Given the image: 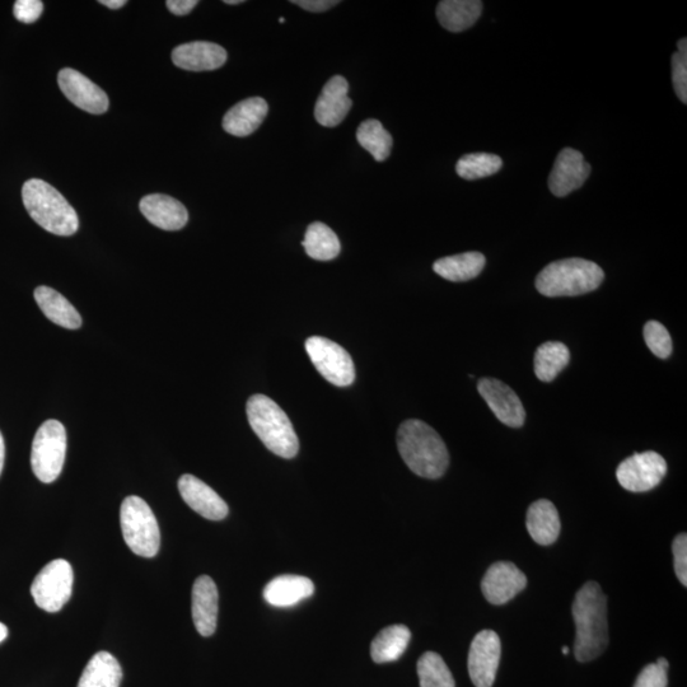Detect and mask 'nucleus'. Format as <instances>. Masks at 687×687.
I'll list each match as a JSON object with an SVG mask.
<instances>
[{
	"mask_svg": "<svg viewBox=\"0 0 687 687\" xmlns=\"http://www.w3.org/2000/svg\"><path fill=\"white\" fill-rule=\"evenodd\" d=\"M42 11H44V3L40 0H17L14 3V17L23 23H34L39 20Z\"/></svg>",
	"mask_w": 687,
	"mask_h": 687,
	"instance_id": "obj_36",
	"label": "nucleus"
},
{
	"mask_svg": "<svg viewBox=\"0 0 687 687\" xmlns=\"http://www.w3.org/2000/svg\"><path fill=\"white\" fill-rule=\"evenodd\" d=\"M569 362L570 352L567 345L559 341H546L536 350V377L542 382L554 381Z\"/></svg>",
	"mask_w": 687,
	"mask_h": 687,
	"instance_id": "obj_30",
	"label": "nucleus"
},
{
	"mask_svg": "<svg viewBox=\"0 0 687 687\" xmlns=\"http://www.w3.org/2000/svg\"><path fill=\"white\" fill-rule=\"evenodd\" d=\"M179 490L185 503L207 520L222 521L227 517V503L209 485L194 475H182Z\"/></svg>",
	"mask_w": 687,
	"mask_h": 687,
	"instance_id": "obj_16",
	"label": "nucleus"
},
{
	"mask_svg": "<svg viewBox=\"0 0 687 687\" xmlns=\"http://www.w3.org/2000/svg\"><path fill=\"white\" fill-rule=\"evenodd\" d=\"M644 340L656 357L666 359L672 353V339L665 326L658 321H648L644 326Z\"/></svg>",
	"mask_w": 687,
	"mask_h": 687,
	"instance_id": "obj_34",
	"label": "nucleus"
},
{
	"mask_svg": "<svg viewBox=\"0 0 687 687\" xmlns=\"http://www.w3.org/2000/svg\"><path fill=\"white\" fill-rule=\"evenodd\" d=\"M198 0H168L166 6L168 11L176 16H186L198 6Z\"/></svg>",
	"mask_w": 687,
	"mask_h": 687,
	"instance_id": "obj_40",
	"label": "nucleus"
},
{
	"mask_svg": "<svg viewBox=\"0 0 687 687\" xmlns=\"http://www.w3.org/2000/svg\"><path fill=\"white\" fill-rule=\"evenodd\" d=\"M268 112V102L264 98H247L224 115L223 129L233 137H249L264 123Z\"/></svg>",
	"mask_w": 687,
	"mask_h": 687,
	"instance_id": "obj_21",
	"label": "nucleus"
},
{
	"mask_svg": "<svg viewBox=\"0 0 687 687\" xmlns=\"http://www.w3.org/2000/svg\"><path fill=\"white\" fill-rule=\"evenodd\" d=\"M224 3L229 4V6H235V4L243 3V0H224Z\"/></svg>",
	"mask_w": 687,
	"mask_h": 687,
	"instance_id": "obj_46",
	"label": "nucleus"
},
{
	"mask_svg": "<svg viewBox=\"0 0 687 687\" xmlns=\"http://www.w3.org/2000/svg\"><path fill=\"white\" fill-rule=\"evenodd\" d=\"M672 82L681 102H687V56L680 53L672 56Z\"/></svg>",
	"mask_w": 687,
	"mask_h": 687,
	"instance_id": "obj_35",
	"label": "nucleus"
},
{
	"mask_svg": "<svg viewBox=\"0 0 687 687\" xmlns=\"http://www.w3.org/2000/svg\"><path fill=\"white\" fill-rule=\"evenodd\" d=\"M397 448L405 464L420 478H442L450 465L446 443L422 420H406L400 425Z\"/></svg>",
	"mask_w": 687,
	"mask_h": 687,
	"instance_id": "obj_2",
	"label": "nucleus"
},
{
	"mask_svg": "<svg viewBox=\"0 0 687 687\" xmlns=\"http://www.w3.org/2000/svg\"><path fill=\"white\" fill-rule=\"evenodd\" d=\"M40 310L55 325L69 330H77L82 326V317L67 298L50 287L36 288L34 293Z\"/></svg>",
	"mask_w": 687,
	"mask_h": 687,
	"instance_id": "obj_24",
	"label": "nucleus"
},
{
	"mask_svg": "<svg viewBox=\"0 0 687 687\" xmlns=\"http://www.w3.org/2000/svg\"><path fill=\"white\" fill-rule=\"evenodd\" d=\"M172 62L190 72H207L223 67L227 62V51L213 42L195 41L177 46L172 51Z\"/></svg>",
	"mask_w": 687,
	"mask_h": 687,
	"instance_id": "obj_18",
	"label": "nucleus"
},
{
	"mask_svg": "<svg viewBox=\"0 0 687 687\" xmlns=\"http://www.w3.org/2000/svg\"><path fill=\"white\" fill-rule=\"evenodd\" d=\"M486 259L480 252H465V254L443 257L433 264V270L443 279L450 282H469L479 277L484 270Z\"/></svg>",
	"mask_w": 687,
	"mask_h": 687,
	"instance_id": "obj_26",
	"label": "nucleus"
},
{
	"mask_svg": "<svg viewBox=\"0 0 687 687\" xmlns=\"http://www.w3.org/2000/svg\"><path fill=\"white\" fill-rule=\"evenodd\" d=\"M22 199L31 218L56 236H72L78 231L76 210L48 182L28 180L22 189Z\"/></svg>",
	"mask_w": 687,
	"mask_h": 687,
	"instance_id": "obj_3",
	"label": "nucleus"
},
{
	"mask_svg": "<svg viewBox=\"0 0 687 687\" xmlns=\"http://www.w3.org/2000/svg\"><path fill=\"white\" fill-rule=\"evenodd\" d=\"M74 574L67 560L55 559L41 569L31 586V595L40 609L58 612L70 600Z\"/></svg>",
	"mask_w": 687,
	"mask_h": 687,
	"instance_id": "obj_8",
	"label": "nucleus"
},
{
	"mask_svg": "<svg viewBox=\"0 0 687 687\" xmlns=\"http://www.w3.org/2000/svg\"><path fill=\"white\" fill-rule=\"evenodd\" d=\"M246 411L252 431L269 451L283 458L297 456V434L291 420L275 401L265 395L251 396Z\"/></svg>",
	"mask_w": 687,
	"mask_h": 687,
	"instance_id": "obj_4",
	"label": "nucleus"
},
{
	"mask_svg": "<svg viewBox=\"0 0 687 687\" xmlns=\"http://www.w3.org/2000/svg\"><path fill=\"white\" fill-rule=\"evenodd\" d=\"M306 254L313 260L330 261L338 257L341 245L338 236L330 227L321 222L308 226L305 240L302 242Z\"/></svg>",
	"mask_w": 687,
	"mask_h": 687,
	"instance_id": "obj_29",
	"label": "nucleus"
},
{
	"mask_svg": "<svg viewBox=\"0 0 687 687\" xmlns=\"http://www.w3.org/2000/svg\"><path fill=\"white\" fill-rule=\"evenodd\" d=\"M123 670L109 652H98L84 668L78 687H120Z\"/></svg>",
	"mask_w": 687,
	"mask_h": 687,
	"instance_id": "obj_27",
	"label": "nucleus"
},
{
	"mask_svg": "<svg viewBox=\"0 0 687 687\" xmlns=\"http://www.w3.org/2000/svg\"><path fill=\"white\" fill-rule=\"evenodd\" d=\"M502 656V643L493 630H483L472 640L469 660V674L476 687H492L497 677Z\"/></svg>",
	"mask_w": 687,
	"mask_h": 687,
	"instance_id": "obj_11",
	"label": "nucleus"
},
{
	"mask_svg": "<svg viewBox=\"0 0 687 687\" xmlns=\"http://www.w3.org/2000/svg\"><path fill=\"white\" fill-rule=\"evenodd\" d=\"M67 455V432L58 420H48L36 432L31 466L36 478L50 484L62 474Z\"/></svg>",
	"mask_w": 687,
	"mask_h": 687,
	"instance_id": "obj_7",
	"label": "nucleus"
},
{
	"mask_svg": "<svg viewBox=\"0 0 687 687\" xmlns=\"http://www.w3.org/2000/svg\"><path fill=\"white\" fill-rule=\"evenodd\" d=\"M590 175L591 165L584 160L583 154L576 149L565 148L556 157L549 176L550 191L558 198H564L581 189Z\"/></svg>",
	"mask_w": 687,
	"mask_h": 687,
	"instance_id": "obj_15",
	"label": "nucleus"
},
{
	"mask_svg": "<svg viewBox=\"0 0 687 687\" xmlns=\"http://www.w3.org/2000/svg\"><path fill=\"white\" fill-rule=\"evenodd\" d=\"M4 458H6V445H4V438L2 433H0V474L3 471Z\"/></svg>",
	"mask_w": 687,
	"mask_h": 687,
	"instance_id": "obj_42",
	"label": "nucleus"
},
{
	"mask_svg": "<svg viewBox=\"0 0 687 687\" xmlns=\"http://www.w3.org/2000/svg\"><path fill=\"white\" fill-rule=\"evenodd\" d=\"M667 685V671L658 667L656 663H652L643 668L633 687H667Z\"/></svg>",
	"mask_w": 687,
	"mask_h": 687,
	"instance_id": "obj_37",
	"label": "nucleus"
},
{
	"mask_svg": "<svg viewBox=\"0 0 687 687\" xmlns=\"http://www.w3.org/2000/svg\"><path fill=\"white\" fill-rule=\"evenodd\" d=\"M605 273L590 260L564 259L546 266L536 278V288L546 297H576L596 291Z\"/></svg>",
	"mask_w": 687,
	"mask_h": 687,
	"instance_id": "obj_5",
	"label": "nucleus"
},
{
	"mask_svg": "<svg viewBox=\"0 0 687 687\" xmlns=\"http://www.w3.org/2000/svg\"><path fill=\"white\" fill-rule=\"evenodd\" d=\"M526 526L528 534L537 544L542 546L554 544L562 530L558 509L550 500H537L528 508Z\"/></svg>",
	"mask_w": 687,
	"mask_h": 687,
	"instance_id": "obj_23",
	"label": "nucleus"
},
{
	"mask_svg": "<svg viewBox=\"0 0 687 687\" xmlns=\"http://www.w3.org/2000/svg\"><path fill=\"white\" fill-rule=\"evenodd\" d=\"M8 637V628L6 625L0 623V643Z\"/></svg>",
	"mask_w": 687,
	"mask_h": 687,
	"instance_id": "obj_44",
	"label": "nucleus"
},
{
	"mask_svg": "<svg viewBox=\"0 0 687 687\" xmlns=\"http://www.w3.org/2000/svg\"><path fill=\"white\" fill-rule=\"evenodd\" d=\"M502 158L492 153H471L460 158L456 172L461 179L474 181L497 174L502 168Z\"/></svg>",
	"mask_w": 687,
	"mask_h": 687,
	"instance_id": "obj_32",
	"label": "nucleus"
},
{
	"mask_svg": "<svg viewBox=\"0 0 687 687\" xmlns=\"http://www.w3.org/2000/svg\"><path fill=\"white\" fill-rule=\"evenodd\" d=\"M656 665L658 667L663 668V670H666V671H668V667H670V665H668V661L666 660V658H660V660H658L656 662Z\"/></svg>",
	"mask_w": 687,
	"mask_h": 687,
	"instance_id": "obj_45",
	"label": "nucleus"
},
{
	"mask_svg": "<svg viewBox=\"0 0 687 687\" xmlns=\"http://www.w3.org/2000/svg\"><path fill=\"white\" fill-rule=\"evenodd\" d=\"M483 11L479 0H443L437 7V18L443 28L462 32L475 25Z\"/></svg>",
	"mask_w": 687,
	"mask_h": 687,
	"instance_id": "obj_25",
	"label": "nucleus"
},
{
	"mask_svg": "<svg viewBox=\"0 0 687 687\" xmlns=\"http://www.w3.org/2000/svg\"><path fill=\"white\" fill-rule=\"evenodd\" d=\"M293 4L306 9L308 12L321 13L338 6V0H292Z\"/></svg>",
	"mask_w": 687,
	"mask_h": 687,
	"instance_id": "obj_39",
	"label": "nucleus"
},
{
	"mask_svg": "<svg viewBox=\"0 0 687 687\" xmlns=\"http://www.w3.org/2000/svg\"><path fill=\"white\" fill-rule=\"evenodd\" d=\"M563 654H565V656H567V654H569V648L568 647H563Z\"/></svg>",
	"mask_w": 687,
	"mask_h": 687,
	"instance_id": "obj_47",
	"label": "nucleus"
},
{
	"mask_svg": "<svg viewBox=\"0 0 687 687\" xmlns=\"http://www.w3.org/2000/svg\"><path fill=\"white\" fill-rule=\"evenodd\" d=\"M410 639V630L405 625H392L381 630L371 644L372 660L376 663L399 660L408 648Z\"/></svg>",
	"mask_w": 687,
	"mask_h": 687,
	"instance_id": "obj_28",
	"label": "nucleus"
},
{
	"mask_svg": "<svg viewBox=\"0 0 687 687\" xmlns=\"http://www.w3.org/2000/svg\"><path fill=\"white\" fill-rule=\"evenodd\" d=\"M357 139L361 147L371 153L377 162H385L394 146L391 134L375 119L363 121L359 125Z\"/></svg>",
	"mask_w": 687,
	"mask_h": 687,
	"instance_id": "obj_31",
	"label": "nucleus"
},
{
	"mask_svg": "<svg viewBox=\"0 0 687 687\" xmlns=\"http://www.w3.org/2000/svg\"><path fill=\"white\" fill-rule=\"evenodd\" d=\"M527 577L516 565L509 562L494 563L486 570L481 591L492 605H504L525 590Z\"/></svg>",
	"mask_w": 687,
	"mask_h": 687,
	"instance_id": "obj_14",
	"label": "nucleus"
},
{
	"mask_svg": "<svg viewBox=\"0 0 687 687\" xmlns=\"http://www.w3.org/2000/svg\"><path fill=\"white\" fill-rule=\"evenodd\" d=\"M348 90L349 84L344 77L335 76L329 79L316 102L317 123L325 128H335L343 123L353 105L348 97Z\"/></svg>",
	"mask_w": 687,
	"mask_h": 687,
	"instance_id": "obj_17",
	"label": "nucleus"
},
{
	"mask_svg": "<svg viewBox=\"0 0 687 687\" xmlns=\"http://www.w3.org/2000/svg\"><path fill=\"white\" fill-rule=\"evenodd\" d=\"M576 623L574 654L579 662H591L600 657L609 646L607 597L600 584L587 582L577 592L572 606Z\"/></svg>",
	"mask_w": 687,
	"mask_h": 687,
	"instance_id": "obj_1",
	"label": "nucleus"
},
{
	"mask_svg": "<svg viewBox=\"0 0 687 687\" xmlns=\"http://www.w3.org/2000/svg\"><path fill=\"white\" fill-rule=\"evenodd\" d=\"M315 593V584L310 578L285 574L266 584L264 598L274 607H291L307 600Z\"/></svg>",
	"mask_w": 687,
	"mask_h": 687,
	"instance_id": "obj_22",
	"label": "nucleus"
},
{
	"mask_svg": "<svg viewBox=\"0 0 687 687\" xmlns=\"http://www.w3.org/2000/svg\"><path fill=\"white\" fill-rule=\"evenodd\" d=\"M120 525L126 545L134 554L153 558L160 550L161 532L151 507L142 498L128 497L121 504Z\"/></svg>",
	"mask_w": 687,
	"mask_h": 687,
	"instance_id": "obj_6",
	"label": "nucleus"
},
{
	"mask_svg": "<svg viewBox=\"0 0 687 687\" xmlns=\"http://www.w3.org/2000/svg\"><path fill=\"white\" fill-rule=\"evenodd\" d=\"M677 46H679V51H677V53L687 56V39H681Z\"/></svg>",
	"mask_w": 687,
	"mask_h": 687,
	"instance_id": "obj_43",
	"label": "nucleus"
},
{
	"mask_svg": "<svg viewBox=\"0 0 687 687\" xmlns=\"http://www.w3.org/2000/svg\"><path fill=\"white\" fill-rule=\"evenodd\" d=\"M306 352L326 381L338 387L352 385L355 380L354 362L339 344L322 336H312L306 340Z\"/></svg>",
	"mask_w": 687,
	"mask_h": 687,
	"instance_id": "obj_9",
	"label": "nucleus"
},
{
	"mask_svg": "<svg viewBox=\"0 0 687 687\" xmlns=\"http://www.w3.org/2000/svg\"><path fill=\"white\" fill-rule=\"evenodd\" d=\"M139 207L148 222L163 231H179L189 221L188 209L171 196L162 194L144 196L140 200Z\"/></svg>",
	"mask_w": 687,
	"mask_h": 687,
	"instance_id": "obj_19",
	"label": "nucleus"
},
{
	"mask_svg": "<svg viewBox=\"0 0 687 687\" xmlns=\"http://www.w3.org/2000/svg\"><path fill=\"white\" fill-rule=\"evenodd\" d=\"M675 558V573L682 586H687V535L681 534L676 537L672 544Z\"/></svg>",
	"mask_w": 687,
	"mask_h": 687,
	"instance_id": "obj_38",
	"label": "nucleus"
},
{
	"mask_svg": "<svg viewBox=\"0 0 687 687\" xmlns=\"http://www.w3.org/2000/svg\"><path fill=\"white\" fill-rule=\"evenodd\" d=\"M667 474L665 458L657 452L634 453L616 470V478L625 490L646 493L662 483Z\"/></svg>",
	"mask_w": 687,
	"mask_h": 687,
	"instance_id": "obj_10",
	"label": "nucleus"
},
{
	"mask_svg": "<svg viewBox=\"0 0 687 687\" xmlns=\"http://www.w3.org/2000/svg\"><path fill=\"white\" fill-rule=\"evenodd\" d=\"M478 391L500 422L511 428H521L525 424L526 410L520 397L506 383L495 378H481Z\"/></svg>",
	"mask_w": 687,
	"mask_h": 687,
	"instance_id": "obj_12",
	"label": "nucleus"
},
{
	"mask_svg": "<svg viewBox=\"0 0 687 687\" xmlns=\"http://www.w3.org/2000/svg\"><path fill=\"white\" fill-rule=\"evenodd\" d=\"M100 3L110 9H119L126 4L125 0H101Z\"/></svg>",
	"mask_w": 687,
	"mask_h": 687,
	"instance_id": "obj_41",
	"label": "nucleus"
},
{
	"mask_svg": "<svg viewBox=\"0 0 687 687\" xmlns=\"http://www.w3.org/2000/svg\"><path fill=\"white\" fill-rule=\"evenodd\" d=\"M420 687H455L450 668L438 653H424L418 661Z\"/></svg>",
	"mask_w": 687,
	"mask_h": 687,
	"instance_id": "obj_33",
	"label": "nucleus"
},
{
	"mask_svg": "<svg viewBox=\"0 0 687 687\" xmlns=\"http://www.w3.org/2000/svg\"><path fill=\"white\" fill-rule=\"evenodd\" d=\"M58 82L64 96L79 109L93 115L105 114L109 110L110 102L106 92L77 70H60Z\"/></svg>",
	"mask_w": 687,
	"mask_h": 687,
	"instance_id": "obj_13",
	"label": "nucleus"
},
{
	"mask_svg": "<svg viewBox=\"0 0 687 687\" xmlns=\"http://www.w3.org/2000/svg\"><path fill=\"white\" fill-rule=\"evenodd\" d=\"M279 22L284 23L285 22L284 18H279Z\"/></svg>",
	"mask_w": 687,
	"mask_h": 687,
	"instance_id": "obj_48",
	"label": "nucleus"
},
{
	"mask_svg": "<svg viewBox=\"0 0 687 687\" xmlns=\"http://www.w3.org/2000/svg\"><path fill=\"white\" fill-rule=\"evenodd\" d=\"M218 588L213 579L202 576L196 579L193 587V620L196 630L203 637H212L218 623Z\"/></svg>",
	"mask_w": 687,
	"mask_h": 687,
	"instance_id": "obj_20",
	"label": "nucleus"
}]
</instances>
